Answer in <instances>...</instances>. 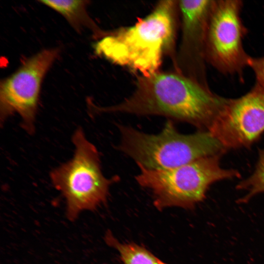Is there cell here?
<instances>
[{
	"label": "cell",
	"instance_id": "cell-1",
	"mask_svg": "<svg viewBox=\"0 0 264 264\" xmlns=\"http://www.w3.org/2000/svg\"><path fill=\"white\" fill-rule=\"evenodd\" d=\"M228 100L180 73L156 72L138 79L133 93L121 103L96 110L164 116L209 131Z\"/></svg>",
	"mask_w": 264,
	"mask_h": 264
},
{
	"label": "cell",
	"instance_id": "cell-2",
	"mask_svg": "<svg viewBox=\"0 0 264 264\" xmlns=\"http://www.w3.org/2000/svg\"><path fill=\"white\" fill-rule=\"evenodd\" d=\"M176 1L163 0L133 25L106 35L95 52L110 62L148 76L156 72L175 35Z\"/></svg>",
	"mask_w": 264,
	"mask_h": 264
},
{
	"label": "cell",
	"instance_id": "cell-3",
	"mask_svg": "<svg viewBox=\"0 0 264 264\" xmlns=\"http://www.w3.org/2000/svg\"><path fill=\"white\" fill-rule=\"evenodd\" d=\"M119 130L121 140L118 149L138 166L149 169L177 167L203 157L222 155L227 151L209 131L182 134L171 120L156 134L123 125H120Z\"/></svg>",
	"mask_w": 264,
	"mask_h": 264
},
{
	"label": "cell",
	"instance_id": "cell-4",
	"mask_svg": "<svg viewBox=\"0 0 264 264\" xmlns=\"http://www.w3.org/2000/svg\"><path fill=\"white\" fill-rule=\"evenodd\" d=\"M221 156H207L168 169L139 165L140 172L135 179L141 186L151 190L154 204L159 210L173 206L192 208L204 198L212 184L240 177L238 171L220 167Z\"/></svg>",
	"mask_w": 264,
	"mask_h": 264
},
{
	"label": "cell",
	"instance_id": "cell-5",
	"mask_svg": "<svg viewBox=\"0 0 264 264\" xmlns=\"http://www.w3.org/2000/svg\"><path fill=\"white\" fill-rule=\"evenodd\" d=\"M74 152L70 160L50 173L51 182L64 197L67 219L75 220L86 210H93L107 200L117 178L103 175L99 153L79 127L72 136Z\"/></svg>",
	"mask_w": 264,
	"mask_h": 264
},
{
	"label": "cell",
	"instance_id": "cell-6",
	"mask_svg": "<svg viewBox=\"0 0 264 264\" xmlns=\"http://www.w3.org/2000/svg\"><path fill=\"white\" fill-rule=\"evenodd\" d=\"M242 6L241 0H214L205 44L207 62L224 74L241 78L250 57L243 45L247 29L241 16Z\"/></svg>",
	"mask_w": 264,
	"mask_h": 264
},
{
	"label": "cell",
	"instance_id": "cell-7",
	"mask_svg": "<svg viewBox=\"0 0 264 264\" xmlns=\"http://www.w3.org/2000/svg\"><path fill=\"white\" fill-rule=\"evenodd\" d=\"M58 48L44 49L26 59L0 84L1 125L14 114L21 118V126L28 133L35 131L40 91L43 80L59 56Z\"/></svg>",
	"mask_w": 264,
	"mask_h": 264
},
{
	"label": "cell",
	"instance_id": "cell-8",
	"mask_svg": "<svg viewBox=\"0 0 264 264\" xmlns=\"http://www.w3.org/2000/svg\"><path fill=\"white\" fill-rule=\"evenodd\" d=\"M209 132L227 150L250 147L264 132V88L255 84L242 96L229 98Z\"/></svg>",
	"mask_w": 264,
	"mask_h": 264
},
{
	"label": "cell",
	"instance_id": "cell-9",
	"mask_svg": "<svg viewBox=\"0 0 264 264\" xmlns=\"http://www.w3.org/2000/svg\"><path fill=\"white\" fill-rule=\"evenodd\" d=\"M214 0H180L182 37L177 63L180 74L203 85L206 77L205 44Z\"/></svg>",
	"mask_w": 264,
	"mask_h": 264
},
{
	"label": "cell",
	"instance_id": "cell-10",
	"mask_svg": "<svg viewBox=\"0 0 264 264\" xmlns=\"http://www.w3.org/2000/svg\"><path fill=\"white\" fill-rule=\"evenodd\" d=\"M62 15L77 31L88 28L98 32L87 10L88 1L82 0H42L39 1Z\"/></svg>",
	"mask_w": 264,
	"mask_h": 264
},
{
	"label": "cell",
	"instance_id": "cell-11",
	"mask_svg": "<svg viewBox=\"0 0 264 264\" xmlns=\"http://www.w3.org/2000/svg\"><path fill=\"white\" fill-rule=\"evenodd\" d=\"M105 240L118 251L124 264H166L143 247L133 243H120L110 231L106 234Z\"/></svg>",
	"mask_w": 264,
	"mask_h": 264
},
{
	"label": "cell",
	"instance_id": "cell-12",
	"mask_svg": "<svg viewBox=\"0 0 264 264\" xmlns=\"http://www.w3.org/2000/svg\"><path fill=\"white\" fill-rule=\"evenodd\" d=\"M236 188L247 192L246 194L239 200L241 203L246 202L255 195L264 193V149L259 152L258 160L253 174L240 182Z\"/></svg>",
	"mask_w": 264,
	"mask_h": 264
},
{
	"label": "cell",
	"instance_id": "cell-13",
	"mask_svg": "<svg viewBox=\"0 0 264 264\" xmlns=\"http://www.w3.org/2000/svg\"><path fill=\"white\" fill-rule=\"evenodd\" d=\"M248 66L254 72L256 78L255 84L264 88V56H250L248 60Z\"/></svg>",
	"mask_w": 264,
	"mask_h": 264
}]
</instances>
